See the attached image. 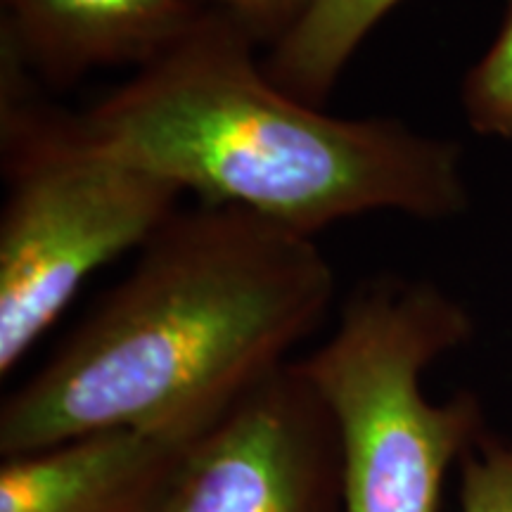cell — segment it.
Instances as JSON below:
<instances>
[{
	"mask_svg": "<svg viewBox=\"0 0 512 512\" xmlns=\"http://www.w3.org/2000/svg\"><path fill=\"white\" fill-rule=\"evenodd\" d=\"M190 444L107 430L5 458L0 512H159Z\"/></svg>",
	"mask_w": 512,
	"mask_h": 512,
	"instance_id": "7",
	"label": "cell"
},
{
	"mask_svg": "<svg viewBox=\"0 0 512 512\" xmlns=\"http://www.w3.org/2000/svg\"><path fill=\"white\" fill-rule=\"evenodd\" d=\"M401 0H313L264 55V72L294 98L323 107L351 57Z\"/></svg>",
	"mask_w": 512,
	"mask_h": 512,
	"instance_id": "8",
	"label": "cell"
},
{
	"mask_svg": "<svg viewBox=\"0 0 512 512\" xmlns=\"http://www.w3.org/2000/svg\"><path fill=\"white\" fill-rule=\"evenodd\" d=\"M238 24L259 48H271L306 15L313 0H197Z\"/></svg>",
	"mask_w": 512,
	"mask_h": 512,
	"instance_id": "11",
	"label": "cell"
},
{
	"mask_svg": "<svg viewBox=\"0 0 512 512\" xmlns=\"http://www.w3.org/2000/svg\"><path fill=\"white\" fill-rule=\"evenodd\" d=\"M197 0H0V48L43 88L145 67L197 22Z\"/></svg>",
	"mask_w": 512,
	"mask_h": 512,
	"instance_id": "6",
	"label": "cell"
},
{
	"mask_svg": "<svg viewBox=\"0 0 512 512\" xmlns=\"http://www.w3.org/2000/svg\"><path fill=\"white\" fill-rule=\"evenodd\" d=\"M337 290L311 235L254 211L178 209L0 408V453L133 430L195 441L287 363Z\"/></svg>",
	"mask_w": 512,
	"mask_h": 512,
	"instance_id": "1",
	"label": "cell"
},
{
	"mask_svg": "<svg viewBox=\"0 0 512 512\" xmlns=\"http://www.w3.org/2000/svg\"><path fill=\"white\" fill-rule=\"evenodd\" d=\"M0 48V375H8L98 268L140 252L183 192L95 143Z\"/></svg>",
	"mask_w": 512,
	"mask_h": 512,
	"instance_id": "3",
	"label": "cell"
},
{
	"mask_svg": "<svg viewBox=\"0 0 512 512\" xmlns=\"http://www.w3.org/2000/svg\"><path fill=\"white\" fill-rule=\"evenodd\" d=\"M470 335V313L437 285L382 275L299 361L335 420L344 512H437L446 470L484 437V418L472 394L427 401L420 377Z\"/></svg>",
	"mask_w": 512,
	"mask_h": 512,
	"instance_id": "4",
	"label": "cell"
},
{
	"mask_svg": "<svg viewBox=\"0 0 512 512\" xmlns=\"http://www.w3.org/2000/svg\"><path fill=\"white\" fill-rule=\"evenodd\" d=\"M460 102L479 136L512 138V0L494 43L467 72Z\"/></svg>",
	"mask_w": 512,
	"mask_h": 512,
	"instance_id": "9",
	"label": "cell"
},
{
	"mask_svg": "<svg viewBox=\"0 0 512 512\" xmlns=\"http://www.w3.org/2000/svg\"><path fill=\"white\" fill-rule=\"evenodd\" d=\"M159 512H344L335 420L299 361L192 441Z\"/></svg>",
	"mask_w": 512,
	"mask_h": 512,
	"instance_id": "5",
	"label": "cell"
},
{
	"mask_svg": "<svg viewBox=\"0 0 512 512\" xmlns=\"http://www.w3.org/2000/svg\"><path fill=\"white\" fill-rule=\"evenodd\" d=\"M259 46L204 10L157 60L79 112L95 143L192 192L316 235L375 211L463 214L458 143L399 119L335 117L268 79Z\"/></svg>",
	"mask_w": 512,
	"mask_h": 512,
	"instance_id": "2",
	"label": "cell"
},
{
	"mask_svg": "<svg viewBox=\"0 0 512 512\" xmlns=\"http://www.w3.org/2000/svg\"><path fill=\"white\" fill-rule=\"evenodd\" d=\"M463 458V512H512V441L482 437Z\"/></svg>",
	"mask_w": 512,
	"mask_h": 512,
	"instance_id": "10",
	"label": "cell"
}]
</instances>
